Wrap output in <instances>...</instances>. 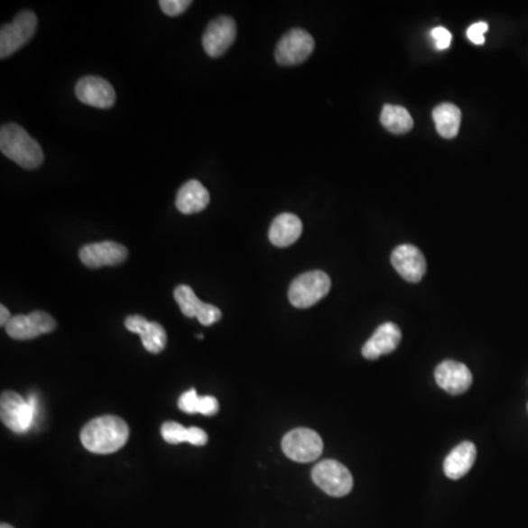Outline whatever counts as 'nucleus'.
<instances>
[{"instance_id": "obj_3", "label": "nucleus", "mask_w": 528, "mask_h": 528, "mask_svg": "<svg viewBox=\"0 0 528 528\" xmlns=\"http://www.w3.org/2000/svg\"><path fill=\"white\" fill-rule=\"evenodd\" d=\"M39 401L34 394L23 399L16 392H4L0 398V417L5 426L14 433H27L37 420Z\"/></svg>"}, {"instance_id": "obj_6", "label": "nucleus", "mask_w": 528, "mask_h": 528, "mask_svg": "<svg viewBox=\"0 0 528 528\" xmlns=\"http://www.w3.org/2000/svg\"><path fill=\"white\" fill-rule=\"evenodd\" d=\"M311 477L317 487L333 497L347 496L354 485L349 469L333 459L319 462L311 471Z\"/></svg>"}, {"instance_id": "obj_28", "label": "nucleus", "mask_w": 528, "mask_h": 528, "mask_svg": "<svg viewBox=\"0 0 528 528\" xmlns=\"http://www.w3.org/2000/svg\"><path fill=\"white\" fill-rule=\"evenodd\" d=\"M11 313H9V310L6 309V307H5V305H2V307H0V326H4V328H6V326H8L9 321H11Z\"/></svg>"}, {"instance_id": "obj_10", "label": "nucleus", "mask_w": 528, "mask_h": 528, "mask_svg": "<svg viewBox=\"0 0 528 528\" xmlns=\"http://www.w3.org/2000/svg\"><path fill=\"white\" fill-rule=\"evenodd\" d=\"M236 39V23L231 16H218L203 34V49L210 58H220Z\"/></svg>"}, {"instance_id": "obj_16", "label": "nucleus", "mask_w": 528, "mask_h": 528, "mask_svg": "<svg viewBox=\"0 0 528 528\" xmlns=\"http://www.w3.org/2000/svg\"><path fill=\"white\" fill-rule=\"evenodd\" d=\"M125 328L129 332L137 333L144 348L152 354H161L166 347L168 335L163 326L156 321H149L143 316L134 314V316L126 317Z\"/></svg>"}, {"instance_id": "obj_18", "label": "nucleus", "mask_w": 528, "mask_h": 528, "mask_svg": "<svg viewBox=\"0 0 528 528\" xmlns=\"http://www.w3.org/2000/svg\"><path fill=\"white\" fill-rule=\"evenodd\" d=\"M210 203V194L199 181L191 180L185 182L176 194V208L182 215H194L208 208Z\"/></svg>"}, {"instance_id": "obj_5", "label": "nucleus", "mask_w": 528, "mask_h": 528, "mask_svg": "<svg viewBox=\"0 0 528 528\" xmlns=\"http://www.w3.org/2000/svg\"><path fill=\"white\" fill-rule=\"evenodd\" d=\"M37 23L34 12L23 11L12 23H5L0 30V58H9L25 46L34 35Z\"/></svg>"}, {"instance_id": "obj_26", "label": "nucleus", "mask_w": 528, "mask_h": 528, "mask_svg": "<svg viewBox=\"0 0 528 528\" xmlns=\"http://www.w3.org/2000/svg\"><path fill=\"white\" fill-rule=\"evenodd\" d=\"M431 39H433L436 49L439 51H445L452 43V34H450L446 28L436 27L431 30Z\"/></svg>"}, {"instance_id": "obj_4", "label": "nucleus", "mask_w": 528, "mask_h": 528, "mask_svg": "<svg viewBox=\"0 0 528 528\" xmlns=\"http://www.w3.org/2000/svg\"><path fill=\"white\" fill-rule=\"evenodd\" d=\"M330 285L332 282L325 272H307L293 279L288 291V298L293 307L309 309L328 295Z\"/></svg>"}, {"instance_id": "obj_27", "label": "nucleus", "mask_w": 528, "mask_h": 528, "mask_svg": "<svg viewBox=\"0 0 528 528\" xmlns=\"http://www.w3.org/2000/svg\"><path fill=\"white\" fill-rule=\"evenodd\" d=\"M489 30L487 23H473L471 27L467 30V37L469 42L474 44H485V34Z\"/></svg>"}, {"instance_id": "obj_22", "label": "nucleus", "mask_w": 528, "mask_h": 528, "mask_svg": "<svg viewBox=\"0 0 528 528\" xmlns=\"http://www.w3.org/2000/svg\"><path fill=\"white\" fill-rule=\"evenodd\" d=\"M433 119L439 135L448 140L457 137L461 126V110L458 106L452 103L436 106L433 110Z\"/></svg>"}, {"instance_id": "obj_13", "label": "nucleus", "mask_w": 528, "mask_h": 528, "mask_svg": "<svg viewBox=\"0 0 528 528\" xmlns=\"http://www.w3.org/2000/svg\"><path fill=\"white\" fill-rule=\"evenodd\" d=\"M173 297H175V301L180 305L182 314L187 317H197L201 325H215L222 319V311L218 307L206 304V302L199 300L192 288L188 285L176 286Z\"/></svg>"}, {"instance_id": "obj_14", "label": "nucleus", "mask_w": 528, "mask_h": 528, "mask_svg": "<svg viewBox=\"0 0 528 528\" xmlns=\"http://www.w3.org/2000/svg\"><path fill=\"white\" fill-rule=\"evenodd\" d=\"M392 266L401 278L411 283H417L426 274L427 263L421 251L411 244L396 246L391 257Z\"/></svg>"}, {"instance_id": "obj_2", "label": "nucleus", "mask_w": 528, "mask_h": 528, "mask_svg": "<svg viewBox=\"0 0 528 528\" xmlns=\"http://www.w3.org/2000/svg\"><path fill=\"white\" fill-rule=\"evenodd\" d=\"M0 152L28 171L40 168L44 162L42 145L16 124H6L0 129Z\"/></svg>"}, {"instance_id": "obj_17", "label": "nucleus", "mask_w": 528, "mask_h": 528, "mask_svg": "<svg viewBox=\"0 0 528 528\" xmlns=\"http://www.w3.org/2000/svg\"><path fill=\"white\" fill-rule=\"evenodd\" d=\"M401 330L395 323H384L375 329L372 338L364 344L363 357L367 360H377L379 357L386 356L398 348L401 342Z\"/></svg>"}, {"instance_id": "obj_15", "label": "nucleus", "mask_w": 528, "mask_h": 528, "mask_svg": "<svg viewBox=\"0 0 528 528\" xmlns=\"http://www.w3.org/2000/svg\"><path fill=\"white\" fill-rule=\"evenodd\" d=\"M434 379L439 387H442L449 395H461L468 391L473 384V375L466 364L454 360H446L439 364L434 370Z\"/></svg>"}, {"instance_id": "obj_19", "label": "nucleus", "mask_w": 528, "mask_h": 528, "mask_svg": "<svg viewBox=\"0 0 528 528\" xmlns=\"http://www.w3.org/2000/svg\"><path fill=\"white\" fill-rule=\"evenodd\" d=\"M302 234V222L298 216L292 213H282L276 216L270 225V243L279 248L292 245Z\"/></svg>"}, {"instance_id": "obj_29", "label": "nucleus", "mask_w": 528, "mask_h": 528, "mask_svg": "<svg viewBox=\"0 0 528 528\" xmlns=\"http://www.w3.org/2000/svg\"><path fill=\"white\" fill-rule=\"evenodd\" d=\"M0 528H14V527H12V525H9V524H5V523H4V524L0 525Z\"/></svg>"}, {"instance_id": "obj_11", "label": "nucleus", "mask_w": 528, "mask_h": 528, "mask_svg": "<svg viewBox=\"0 0 528 528\" xmlns=\"http://www.w3.org/2000/svg\"><path fill=\"white\" fill-rule=\"evenodd\" d=\"M128 258V248L114 241L87 244L79 250V260L90 269L103 266H117Z\"/></svg>"}, {"instance_id": "obj_1", "label": "nucleus", "mask_w": 528, "mask_h": 528, "mask_svg": "<svg viewBox=\"0 0 528 528\" xmlns=\"http://www.w3.org/2000/svg\"><path fill=\"white\" fill-rule=\"evenodd\" d=\"M81 443L93 454H114L125 446L129 438V427L116 415H103L82 427Z\"/></svg>"}, {"instance_id": "obj_21", "label": "nucleus", "mask_w": 528, "mask_h": 528, "mask_svg": "<svg viewBox=\"0 0 528 528\" xmlns=\"http://www.w3.org/2000/svg\"><path fill=\"white\" fill-rule=\"evenodd\" d=\"M162 436L171 445L188 442L194 446H204L208 440V433L201 431L199 427L187 429L180 422L175 421L164 422L163 426H162Z\"/></svg>"}, {"instance_id": "obj_12", "label": "nucleus", "mask_w": 528, "mask_h": 528, "mask_svg": "<svg viewBox=\"0 0 528 528\" xmlns=\"http://www.w3.org/2000/svg\"><path fill=\"white\" fill-rule=\"evenodd\" d=\"M75 96L84 105L109 109L116 102V93L109 81L100 77H82L75 86Z\"/></svg>"}, {"instance_id": "obj_9", "label": "nucleus", "mask_w": 528, "mask_h": 528, "mask_svg": "<svg viewBox=\"0 0 528 528\" xmlns=\"http://www.w3.org/2000/svg\"><path fill=\"white\" fill-rule=\"evenodd\" d=\"M56 320L44 311H32L30 314L14 316L6 326V333L12 339H35L44 333L53 332Z\"/></svg>"}, {"instance_id": "obj_8", "label": "nucleus", "mask_w": 528, "mask_h": 528, "mask_svg": "<svg viewBox=\"0 0 528 528\" xmlns=\"http://www.w3.org/2000/svg\"><path fill=\"white\" fill-rule=\"evenodd\" d=\"M314 51V39L301 28H293L279 40L274 59L282 67L300 65L310 58Z\"/></svg>"}, {"instance_id": "obj_20", "label": "nucleus", "mask_w": 528, "mask_h": 528, "mask_svg": "<svg viewBox=\"0 0 528 528\" xmlns=\"http://www.w3.org/2000/svg\"><path fill=\"white\" fill-rule=\"evenodd\" d=\"M477 458V449L473 442L459 443L457 448L450 450V454L446 457L443 462V471L445 476L450 480H459L468 473L471 467L474 466Z\"/></svg>"}, {"instance_id": "obj_24", "label": "nucleus", "mask_w": 528, "mask_h": 528, "mask_svg": "<svg viewBox=\"0 0 528 528\" xmlns=\"http://www.w3.org/2000/svg\"><path fill=\"white\" fill-rule=\"evenodd\" d=\"M380 122L389 133L395 134V135L410 133L414 126V121H412L410 112L403 106L396 105L384 106L382 114H380Z\"/></svg>"}, {"instance_id": "obj_25", "label": "nucleus", "mask_w": 528, "mask_h": 528, "mask_svg": "<svg viewBox=\"0 0 528 528\" xmlns=\"http://www.w3.org/2000/svg\"><path fill=\"white\" fill-rule=\"evenodd\" d=\"M191 5V0H161L159 2L162 11L168 16L182 15Z\"/></svg>"}, {"instance_id": "obj_7", "label": "nucleus", "mask_w": 528, "mask_h": 528, "mask_svg": "<svg viewBox=\"0 0 528 528\" xmlns=\"http://www.w3.org/2000/svg\"><path fill=\"white\" fill-rule=\"evenodd\" d=\"M282 450L292 461L313 462L323 452V440L311 429H293L282 439Z\"/></svg>"}, {"instance_id": "obj_23", "label": "nucleus", "mask_w": 528, "mask_h": 528, "mask_svg": "<svg viewBox=\"0 0 528 528\" xmlns=\"http://www.w3.org/2000/svg\"><path fill=\"white\" fill-rule=\"evenodd\" d=\"M178 407L187 414H203L213 417L219 412V401L215 396H199L196 389L192 387L180 396Z\"/></svg>"}]
</instances>
